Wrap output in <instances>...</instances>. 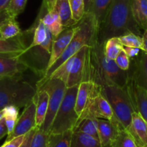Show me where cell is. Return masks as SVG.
<instances>
[{"mask_svg": "<svg viewBox=\"0 0 147 147\" xmlns=\"http://www.w3.org/2000/svg\"><path fill=\"white\" fill-rule=\"evenodd\" d=\"M103 45L104 43L97 38L91 46H89L86 82L90 81L100 86L118 85L123 87L127 82V71L121 70L114 60L106 57Z\"/></svg>", "mask_w": 147, "mask_h": 147, "instance_id": "1", "label": "cell"}, {"mask_svg": "<svg viewBox=\"0 0 147 147\" xmlns=\"http://www.w3.org/2000/svg\"><path fill=\"white\" fill-rule=\"evenodd\" d=\"M133 33L142 36L131 10V0H112L104 22L98 30V39L104 43L113 37Z\"/></svg>", "mask_w": 147, "mask_h": 147, "instance_id": "2", "label": "cell"}, {"mask_svg": "<svg viewBox=\"0 0 147 147\" xmlns=\"http://www.w3.org/2000/svg\"><path fill=\"white\" fill-rule=\"evenodd\" d=\"M77 31L73 35L63 54L55 62L54 64L44 74L41 79L37 83V89L48 79L50 75L65 61L74 56L80 48L86 46H91L98 38V27L94 17L90 13L86 12L84 17L77 23Z\"/></svg>", "mask_w": 147, "mask_h": 147, "instance_id": "3", "label": "cell"}, {"mask_svg": "<svg viewBox=\"0 0 147 147\" xmlns=\"http://www.w3.org/2000/svg\"><path fill=\"white\" fill-rule=\"evenodd\" d=\"M37 88L22 75L0 79V110L8 105L25 107L37 95Z\"/></svg>", "mask_w": 147, "mask_h": 147, "instance_id": "4", "label": "cell"}, {"mask_svg": "<svg viewBox=\"0 0 147 147\" xmlns=\"http://www.w3.org/2000/svg\"><path fill=\"white\" fill-rule=\"evenodd\" d=\"M89 46H83L74 56L70 57L59 66L50 76L49 79H58L72 87L86 82V69Z\"/></svg>", "mask_w": 147, "mask_h": 147, "instance_id": "5", "label": "cell"}, {"mask_svg": "<svg viewBox=\"0 0 147 147\" xmlns=\"http://www.w3.org/2000/svg\"><path fill=\"white\" fill-rule=\"evenodd\" d=\"M100 92L110 104L115 118L127 130L131 122L132 114L135 111L126 86L106 85L100 86Z\"/></svg>", "mask_w": 147, "mask_h": 147, "instance_id": "6", "label": "cell"}, {"mask_svg": "<svg viewBox=\"0 0 147 147\" xmlns=\"http://www.w3.org/2000/svg\"><path fill=\"white\" fill-rule=\"evenodd\" d=\"M78 85L66 89L59 109L55 116L49 133H60L73 131L79 116L76 112V100Z\"/></svg>", "mask_w": 147, "mask_h": 147, "instance_id": "7", "label": "cell"}, {"mask_svg": "<svg viewBox=\"0 0 147 147\" xmlns=\"http://www.w3.org/2000/svg\"><path fill=\"white\" fill-rule=\"evenodd\" d=\"M38 89H45L49 94L48 108L45 118L40 129L49 133L55 116L59 109L65 92V84L58 79H49Z\"/></svg>", "mask_w": 147, "mask_h": 147, "instance_id": "8", "label": "cell"}, {"mask_svg": "<svg viewBox=\"0 0 147 147\" xmlns=\"http://www.w3.org/2000/svg\"><path fill=\"white\" fill-rule=\"evenodd\" d=\"M93 118L111 120L115 118L112 108L107 99L103 97L100 90L91 97L78 119Z\"/></svg>", "mask_w": 147, "mask_h": 147, "instance_id": "9", "label": "cell"}, {"mask_svg": "<svg viewBox=\"0 0 147 147\" xmlns=\"http://www.w3.org/2000/svg\"><path fill=\"white\" fill-rule=\"evenodd\" d=\"M36 126V95L32 100L24 107L22 113L18 117L12 133L7 135L5 141H9L20 135H25Z\"/></svg>", "mask_w": 147, "mask_h": 147, "instance_id": "10", "label": "cell"}, {"mask_svg": "<svg viewBox=\"0 0 147 147\" xmlns=\"http://www.w3.org/2000/svg\"><path fill=\"white\" fill-rule=\"evenodd\" d=\"M125 86L134 111L138 112L147 122V92L135 83L129 76Z\"/></svg>", "mask_w": 147, "mask_h": 147, "instance_id": "11", "label": "cell"}, {"mask_svg": "<svg viewBox=\"0 0 147 147\" xmlns=\"http://www.w3.org/2000/svg\"><path fill=\"white\" fill-rule=\"evenodd\" d=\"M78 28V24H76L73 27L64 29L63 32L56 38L53 40L48 64H47V69H46L45 73L54 64L55 62L60 58V56L65 50L70 40L73 38V35L77 31Z\"/></svg>", "mask_w": 147, "mask_h": 147, "instance_id": "12", "label": "cell"}, {"mask_svg": "<svg viewBox=\"0 0 147 147\" xmlns=\"http://www.w3.org/2000/svg\"><path fill=\"white\" fill-rule=\"evenodd\" d=\"M128 76L147 92V53L141 50L139 56L131 59Z\"/></svg>", "mask_w": 147, "mask_h": 147, "instance_id": "13", "label": "cell"}, {"mask_svg": "<svg viewBox=\"0 0 147 147\" xmlns=\"http://www.w3.org/2000/svg\"><path fill=\"white\" fill-rule=\"evenodd\" d=\"M98 126L101 147H111L119 131L124 128L116 118L111 120L98 119Z\"/></svg>", "mask_w": 147, "mask_h": 147, "instance_id": "14", "label": "cell"}, {"mask_svg": "<svg viewBox=\"0 0 147 147\" xmlns=\"http://www.w3.org/2000/svg\"><path fill=\"white\" fill-rule=\"evenodd\" d=\"M29 69L28 64L20 57L0 55V79L20 76Z\"/></svg>", "mask_w": 147, "mask_h": 147, "instance_id": "15", "label": "cell"}, {"mask_svg": "<svg viewBox=\"0 0 147 147\" xmlns=\"http://www.w3.org/2000/svg\"><path fill=\"white\" fill-rule=\"evenodd\" d=\"M100 89V86L90 81L81 82L78 85L76 100V112L78 116L83 112L92 97Z\"/></svg>", "mask_w": 147, "mask_h": 147, "instance_id": "16", "label": "cell"}, {"mask_svg": "<svg viewBox=\"0 0 147 147\" xmlns=\"http://www.w3.org/2000/svg\"><path fill=\"white\" fill-rule=\"evenodd\" d=\"M138 147H147V122L138 112L132 114L131 122L128 128Z\"/></svg>", "mask_w": 147, "mask_h": 147, "instance_id": "17", "label": "cell"}, {"mask_svg": "<svg viewBox=\"0 0 147 147\" xmlns=\"http://www.w3.org/2000/svg\"><path fill=\"white\" fill-rule=\"evenodd\" d=\"M22 37V33L14 38L4 40L0 38V55L9 57H20L27 49Z\"/></svg>", "mask_w": 147, "mask_h": 147, "instance_id": "18", "label": "cell"}, {"mask_svg": "<svg viewBox=\"0 0 147 147\" xmlns=\"http://www.w3.org/2000/svg\"><path fill=\"white\" fill-rule=\"evenodd\" d=\"M39 14L41 21L51 33L54 39L56 38L65 29L62 24L58 14L55 10L47 11L45 7L42 4Z\"/></svg>", "mask_w": 147, "mask_h": 147, "instance_id": "19", "label": "cell"}, {"mask_svg": "<svg viewBox=\"0 0 147 147\" xmlns=\"http://www.w3.org/2000/svg\"><path fill=\"white\" fill-rule=\"evenodd\" d=\"M112 0H91L88 12L94 17L98 30L104 22Z\"/></svg>", "mask_w": 147, "mask_h": 147, "instance_id": "20", "label": "cell"}, {"mask_svg": "<svg viewBox=\"0 0 147 147\" xmlns=\"http://www.w3.org/2000/svg\"><path fill=\"white\" fill-rule=\"evenodd\" d=\"M134 19L142 31L147 29V0H131Z\"/></svg>", "mask_w": 147, "mask_h": 147, "instance_id": "21", "label": "cell"}, {"mask_svg": "<svg viewBox=\"0 0 147 147\" xmlns=\"http://www.w3.org/2000/svg\"><path fill=\"white\" fill-rule=\"evenodd\" d=\"M49 94L45 89H38L36 95V126L40 128L44 121L48 108Z\"/></svg>", "mask_w": 147, "mask_h": 147, "instance_id": "22", "label": "cell"}, {"mask_svg": "<svg viewBox=\"0 0 147 147\" xmlns=\"http://www.w3.org/2000/svg\"><path fill=\"white\" fill-rule=\"evenodd\" d=\"M53 10L58 14L65 29L73 27L77 24L73 19L69 0H56Z\"/></svg>", "mask_w": 147, "mask_h": 147, "instance_id": "23", "label": "cell"}, {"mask_svg": "<svg viewBox=\"0 0 147 147\" xmlns=\"http://www.w3.org/2000/svg\"><path fill=\"white\" fill-rule=\"evenodd\" d=\"M73 131H80L84 133L94 137L99 141L98 118H84L78 119Z\"/></svg>", "mask_w": 147, "mask_h": 147, "instance_id": "24", "label": "cell"}, {"mask_svg": "<svg viewBox=\"0 0 147 147\" xmlns=\"http://www.w3.org/2000/svg\"><path fill=\"white\" fill-rule=\"evenodd\" d=\"M70 147H101L100 141L90 135L73 131Z\"/></svg>", "mask_w": 147, "mask_h": 147, "instance_id": "25", "label": "cell"}, {"mask_svg": "<svg viewBox=\"0 0 147 147\" xmlns=\"http://www.w3.org/2000/svg\"><path fill=\"white\" fill-rule=\"evenodd\" d=\"M22 33L15 18L9 17L0 24V38L4 40L14 38Z\"/></svg>", "mask_w": 147, "mask_h": 147, "instance_id": "26", "label": "cell"}, {"mask_svg": "<svg viewBox=\"0 0 147 147\" xmlns=\"http://www.w3.org/2000/svg\"><path fill=\"white\" fill-rule=\"evenodd\" d=\"M72 134V130L60 133H48L47 147H70Z\"/></svg>", "mask_w": 147, "mask_h": 147, "instance_id": "27", "label": "cell"}, {"mask_svg": "<svg viewBox=\"0 0 147 147\" xmlns=\"http://www.w3.org/2000/svg\"><path fill=\"white\" fill-rule=\"evenodd\" d=\"M36 22H36L37 26H36V27L34 30V35H33L32 41L29 45L28 47L27 48V49L24 51V53L30 50V49L32 48L39 46L41 44H42L45 42V40H46V38H47V28L45 25L44 23L40 20V14H38V17H37V20Z\"/></svg>", "mask_w": 147, "mask_h": 147, "instance_id": "28", "label": "cell"}, {"mask_svg": "<svg viewBox=\"0 0 147 147\" xmlns=\"http://www.w3.org/2000/svg\"><path fill=\"white\" fill-rule=\"evenodd\" d=\"M103 49L106 57L111 60H115L116 56L123 49V46L121 43L119 37H113L104 42Z\"/></svg>", "mask_w": 147, "mask_h": 147, "instance_id": "29", "label": "cell"}, {"mask_svg": "<svg viewBox=\"0 0 147 147\" xmlns=\"http://www.w3.org/2000/svg\"><path fill=\"white\" fill-rule=\"evenodd\" d=\"M111 147H138L130 133L122 128L115 138Z\"/></svg>", "mask_w": 147, "mask_h": 147, "instance_id": "30", "label": "cell"}, {"mask_svg": "<svg viewBox=\"0 0 147 147\" xmlns=\"http://www.w3.org/2000/svg\"><path fill=\"white\" fill-rule=\"evenodd\" d=\"M27 0H10L5 8L7 14L10 17L15 18L23 12L27 4Z\"/></svg>", "mask_w": 147, "mask_h": 147, "instance_id": "31", "label": "cell"}, {"mask_svg": "<svg viewBox=\"0 0 147 147\" xmlns=\"http://www.w3.org/2000/svg\"><path fill=\"white\" fill-rule=\"evenodd\" d=\"M119 39L123 46L139 48L141 50L142 49V36H139L133 33H129L119 36Z\"/></svg>", "mask_w": 147, "mask_h": 147, "instance_id": "32", "label": "cell"}, {"mask_svg": "<svg viewBox=\"0 0 147 147\" xmlns=\"http://www.w3.org/2000/svg\"><path fill=\"white\" fill-rule=\"evenodd\" d=\"M73 19L76 23L80 22L86 14L84 0H69Z\"/></svg>", "mask_w": 147, "mask_h": 147, "instance_id": "33", "label": "cell"}, {"mask_svg": "<svg viewBox=\"0 0 147 147\" xmlns=\"http://www.w3.org/2000/svg\"><path fill=\"white\" fill-rule=\"evenodd\" d=\"M48 133L37 128L32 139L30 147H47Z\"/></svg>", "mask_w": 147, "mask_h": 147, "instance_id": "34", "label": "cell"}, {"mask_svg": "<svg viewBox=\"0 0 147 147\" xmlns=\"http://www.w3.org/2000/svg\"><path fill=\"white\" fill-rule=\"evenodd\" d=\"M115 62H116V65L120 68L121 70L123 71H128L129 67H130L131 63V59L126 52L124 51L123 49H122L121 51L119 53L117 56H116V59H115Z\"/></svg>", "mask_w": 147, "mask_h": 147, "instance_id": "35", "label": "cell"}, {"mask_svg": "<svg viewBox=\"0 0 147 147\" xmlns=\"http://www.w3.org/2000/svg\"><path fill=\"white\" fill-rule=\"evenodd\" d=\"M19 109L20 108L14 105H8L3 108L4 111V118H12L17 119L19 116Z\"/></svg>", "mask_w": 147, "mask_h": 147, "instance_id": "36", "label": "cell"}, {"mask_svg": "<svg viewBox=\"0 0 147 147\" xmlns=\"http://www.w3.org/2000/svg\"><path fill=\"white\" fill-rule=\"evenodd\" d=\"M25 135H20L9 141H5L1 147H20L24 141Z\"/></svg>", "mask_w": 147, "mask_h": 147, "instance_id": "37", "label": "cell"}, {"mask_svg": "<svg viewBox=\"0 0 147 147\" xmlns=\"http://www.w3.org/2000/svg\"><path fill=\"white\" fill-rule=\"evenodd\" d=\"M123 49L127 56L131 59H134V58L136 57L139 56V54L141 52V49L139 48H134V47H128V46H123Z\"/></svg>", "mask_w": 147, "mask_h": 147, "instance_id": "38", "label": "cell"}, {"mask_svg": "<svg viewBox=\"0 0 147 147\" xmlns=\"http://www.w3.org/2000/svg\"><path fill=\"white\" fill-rule=\"evenodd\" d=\"M38 127H35V128H32L31 131H29L27 133L25 134V137H24V141L22 142V144H21L20 147H30V144H31L32 139V137L34 135V133H35L36 130Z\"/></svg>", "mask_w": 147, "mask_h": 147, "instance_id": "39", "label": "cell"}, {"mask_svg": "<svg viewBox=\"0 0 147 147\" xmlns=\"http://www.w3.org/2000/svg\"><path fill=\"white\" fill-rule=\"evenodd\" d=\"M8 134V131H7V125H6L5 120L3 118L2 119L0 120V139L4 138L5 135H7Z\"/></svg>", "mask_w": 147, "mask_h": 147, "instance_id": "40", "label": "cell"}, {"mask_svg": "<svg viewBox=\"0 0 147 147\" xmlns=\"http://www.w3.org/2000/svg\"><path fill=\"white\" fill-rule=\"evenodd\" d=\"M56 0H43L42 4L45 7L47 11L53 10Z\"/></svg>", "mask_w": 147, "mask_h": 147, "instance_id": "41", "label": "cell"}, {"mask_svg": "<svg viewBox=\"0 0 147 147\" xmlns=\"http://www.w3.org/2000/svg\"><path fill=\"white\" fill-rule=\"evenodd\" d=\"M142 50L147 53V29L142 33Z\"/></svg>", "mask_w": 147, "mask_h": 147, "instance_id": "42", "label": "cell"}, {"mask_svg": "<svg viewBox=\"0 0 147 147\" xmlns=\"http://www.w3.org/2000/svg\"><path fill=\"white\" fill-rule=\"evenodd\" d=\"M10 0H0V12L4 10L8 5Z\"/></svg>", "mask_w": 147, "mask_h": 147, "instance_id": "43", "label": "cell"}, {"mask_svg": "<svg viewBox=\"0 0 147 147\" xmlns=\"http://www.w3.org/2000/svg\"><path fill=\"white\" fill-rule=\"evenodd\" d=\"M84 2H85V10H86V12H88L89 10V7H90L91 0H84Z\"/></svg>", "mask_w": 147, "mask_h": 147, "instance_id": "44", "label": "cell"}, {"mask_svg": "<svg viewBox=\"0 0 147 147\" xmlns=\"http://www.w3.org/2000/svg\"><path fill=\"white\" fill-rule=\"evenodd\" d=\"M3 118H4V111H3V110H0V120Z\"/></svg>", "mask_w": 147, "mask_h": 147, "instance_id": "45", "label": "cell"}, {"mask_svg": "<svg viewBox=\"0 0 147 147\" xmlns=\"http://www.w3.org/2000/svg\"><path fill=\"white\" fill-rule=\"evenodd\" d=\"M0 147H1V146H0Z\"/></svg>", "mask_w": 147, "mask_h": 147, "instance_id": "46", "label": "cell"}]
</instances>
